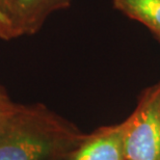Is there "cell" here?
Segmentation results:
<instances>
[{"label":"cell","instance_id":"obj_8","mask_svg":"<svg viewBox=\"0 0 160 160\" xmlns=\"http://www.w3.org/2000/svg\"><path fill=\"white\" fill-rule=\"evenodd\" d=\"M11 8H12V0H0V15H1L3 19L8 22L12 29L11 20H9Z\"/></svg>","mask_w":160,"mask_h":160},{"label":"cell","instance_id":"obj_4","mask_svg":"<svg viewBox=\"0 0 160 160\" xmlns=\"http://www.w3.org/2000/svg\"><path fill=\"white\" fill-rule=\"evenodd\" d=\"M73 0H12L11 20L14 39L34 36L54 12L71 6Z\"/></svg>","mask_w":160,"mask_h":160},{"label":"cell","instance_id":"obj_1","mask_svg":"<svg viewBox=\"0 0 160 160\" xmlns=\"http://www.w3.org/2000/svg\"><path fill=\"white\" fill-rule=\"evenodd\" d=\"M84 136L43 105L18 104L0 131V160L60 159Z\"/></svg>","mask_w":160,"mask_h":160},{"label":"cell","instance_id":"obj_7","mask_svg":"<svg viewBox=\"0 0 160 160\" xmlns=\"http://www.w3.org/2000/svg\"><path fill=\"white\" fill-rule=\"evenodd\" d=\"M0 40L11 41L12 40V33L11 26L6 22L1 15H0Z\"/></svg>","mask_w":160,"mask_h":160},{"label":"cell","instance_id":"obj_9","mask_svg":"<svg viewBox=\"0 0 160 160\" xmlns=\"http://www.w3.org/2000/svg\"><path fill=\"white\" fill-rule=\"evenodd\" d=\"M55 160H57V159H55Z\"/></svg>","mask_w":160,"mask_h":160},{"label":"cell","instance_id":"obj_5","mask_svg":"<svg viewBox=\"0 0 160 160\" xmlns=\"http://www.w3.org/2000/svg\"><path fill=\"white\" fill-rule=\"evenodd\" d=\"M113 8L148 28L160 43V0H112Z\"/></svg>","mask_w":160,"mask_h":160},{"label":"cell","instance_id":"obj_2","mask_svg":"<svg viewBox=\"0 0 160 160\" xmlns=\"http://www.w3.org/2000/svg\"><path fill=\"white\" fill-rule=\"evenodd\" d=\"M125 122L126 160H160V81L140 94Z\"/></svg>","mask_w":160,"mask_h":160},{"label":"cell","instance_id":"obj_6","mask_svg":"<svg viewBox=\"0 0 160 160\" xmlns=\"http://www.w3.org/2000/svg\"><path fill=\"white\" fill-rule=\"evenodd\" d=\"M17 106L18 104L14 103L8 97V92L0 86V131L14 114Z\"/></svg>","mask_w":160,"mask_h":160},{"label":"cell","instance_id":"obj_3","mask_svg":"<svg viewBox=\"0 0 160 160\" xmlns=\"http://www.w3.org/2000/svg\"><path fill=\"white\" fill-rule=\"evenodd\" d=\"M125 129L126 122L124 121L85 135L68 155V160H126Z\"/></svg>","mask_w":160,"mask_h":160}]
</instances>
